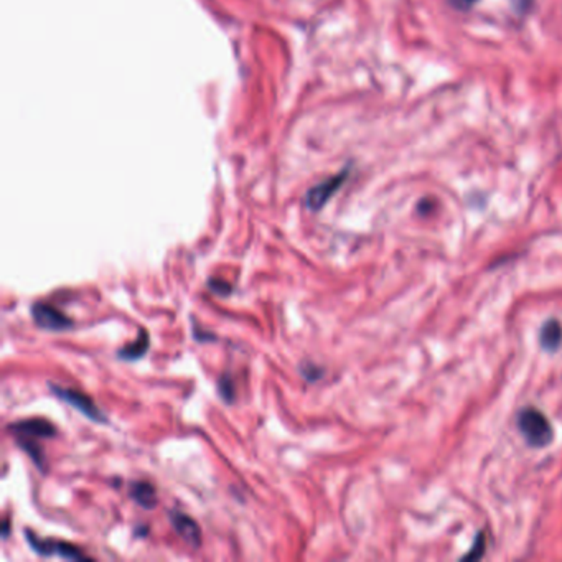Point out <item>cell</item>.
Instances as JSON below:
<instances>
[{
	"label": "cell",
	"instance_id": "15",
	"mask_svg": "<svg viewBox=\"0 0 562 562\" xmlns=\"http://www.w3.org/2000/svg\"><path fill=\"white\" fill-rule=\"evenodd\" d=\"M448 4L457 10H468L477 4V0H448Z\"/></svg>",
	"mask_w": 562,
	"mask_h": 562
},
{
	"label": "cell",
	"instance_id": "9",
	"mask_svg": "<svg viewBox=\"0 0 562 562\" xmlns=\"http://www.w3.org/2000/svg\"><path fill=\"white\" fill-rule=\"evenodd\" d=\"M131 498L144 509H153L158 504L157 490L148 482H132Z\"/></svg>",
	"mask_w": 562,
	"mask_h": 562
},
{
	"label": "cell",
	"instance_id": "8",
	"mask_svg": "<svg viewBox=\"0 0 562 562\" xmlns=\"http://www.w3.org/2000/svg\"><path fill=\"white\" fill-rule=\"evenodd\" d=\"M148 347H151V335H148L147 330L141 328L139 332V337L134 340V342L127 343L126 347H122L117 350V358H121L122 362H137V360L144 358L148 352Z\"/></svg>",
	"mask_w": 562,
	"mask_h": 562
},
{
	"label": "cell",
	"instance_id": "17",
	"mask_svg": "<svg viewBox=\"0 0 562 562\" xmlns=\"http://www.w3.org/2000/svg\"><path fill=\"white\" fill-rule=\"evenodd\" d=\"M2 536H4V538H7V536H9V522H5V523H4V531H2Z\"/></svg>",
	"mask_w": 562,
	"mask_h": 562
},
{
	"label": "cell",
	"instance_id": "5",
	"mask_svg": "<svg viewBox=\"0 0 562 562\" xmlns=\"http://www.w3.org/2000/svg\"><path fill=\"white\" fill-rule=\"evenodd\" d=\"M30 312H32L35 325L41 330H48V332H65V330L73 328L75 325L68 315H65L63 312H60L50 303L35 302Z\"/></svg>",
	"mask_w": 562,
	"mask_h": 562
},
{
	"label": "cell",
	"instance_id": "13",
	"mask_svg": "<svg viewBox=\"0 0 562 562\" xmlns=\"http://www.w3.org/2000/svg\"><path fill=\"white\" fill-rule=\"evenodd\" d=\"M208 288L218 297H229L233 293L231 283L226 282L225 279H220V277H211V279H208Z\"/></svg>",
	"mask_w": 562,
	"mask_h": 562
},
{
	"label": "cell",
	"instance_id": "7",
	"mask_svg": "<svg viewBox=\"0 0 562 562\" xmlns=\"http://www.w3.org/2000/svg\"><path fill=\"white\" fill-rule=\"evenodd\" d=\"M170 523H172L175 533L182 538L192 549L201 548V528L192 517L182 512H170Z\"/></svg>",
	"mask_w": 562,
	"mask_h": 562
},
{
	"label": "cell",
	"instance_id": "4",
	"mask_svg": "<svg viewBox=\"0 0 562 562\" xmlns=\"http://www.w3.org/2000/svg\"><path fill=\"white\" fill-rule=\"evenodd\" d=\"M348 175H350V170L345 168V170H342V172H338L337 175H333V177L325 178L323 182L317 183L315 187H312L307 192L306 198H303L306 208L310 211H320L323 206L335 197V193H337L338 190L343 187V183L347 182Z\"/></svg>",
	"mask_w": 562,
	"mask_h": 562
},
{
	"label": "cell",
	"instance_id": "6",
	"mask_svg": "<svg viewBox=\"0 0 562 562\" xmlns=\"http://www.w3.org/2000/svg\"><path fill=\"white\" fill-rule=\"evenodd\" d=\"M10 434L17 437V441H41L51 439L56 436V427L43 417L22 419L7 426Z\"/></svg>",
	"mask_w": 562,
	"mask_h": 562
},
{
	"label": "cell",
	"instance_id": "1",
	"mask_svg": "<svg viewBox=\"0 0 562 562\" xmlns=\"http://www.w3.org/2000/svg\"><path fill=\"white\" fill-rule=\"evenodd\" d=\"M518 427L526 442L538 448L549 445L554 437V429L549 419L546 417L544 412L536 409V407H524L519 412Z\"/></svg>",
	"mask_w": 562,
	"mask_h": 562
},
{
	"label": "cell",
	"instance_id": "14",
	"mask_svg": "<svg viewBox=\"0 0 562 562\" xmlns=\"http://www.w3.org/2000/svg\"><path fill=\"white\" fill-rule=\"evenodd\" d=\"M301 373H302V376H303V378H306L307 381H310V383H313V381H317V379H320V378H322L323 369H322V368H318L317 364L306 363L303 366H301Z\"/></svg>",
	"mask_w": 562,
	"mask_h": 562
},
{
	"label": "cell",
	"instance_id": "12",
	"mask_svg": "<svg viewBox=\"0 0 562 562\" xmlns=\"http://www.w3.org/2000/svg\"><path fill=\"white\" fill-rule=\"evenodd\" d=\"M485 551H487V534L478 533L475 541H473L472 549L463 556V561H478L485 556Z\"/></svg>",
	"mask_w": 562,
	"mask_h": 562
},
{
	"label": "cell",
	"instance_id": "10",
	"mask_svg": "<svg viewBox=\"0 0 562 562\" xmlns=\"http://www.w3.org/2000/svg\"><path fill=\"white\" fill-rule=\"evenodd\" d=\"M539 342L541 347L548 352H556L562 343V325L556 318H549L548 322H544L543 328L539 332Z\"/></svg>",
	"mask_w": 562,
	"mask_h": 562
},
{
	"label": "cell",
	"instance_id": "11",
	"mask_svg": "<svg viewBox=\"0 0 562 562\" xmlns=\"http://www.w3.org/2000/svg\"><path fill=\"white\" fill-rule=\"evenodd\" d=\"M218 394H220V398L223 399L225 402H228V404H233L234 399H236L234 381L231 379V376L228 373L223 374L218 379Z\"/></svg>",
	"mask_w": 562,
	"mask_h": 562
},
{
	"label": "cell",
	"instance_id": "2",
	"mask_svg": "<svg viewBox=\"0 0 562 562\" xmlns=\"http://www.w3.org/2000/svg\"><path fill=\"white\" fill-rule=\"evenodd\" d=\"M23 534H25V541H27L33 553H37L38 556H41V558H53L55 556V558H63L71 561L90 559V556H86L80 548H76V546L70 543H65V541L41 539L30 529H23Z\"/></svg>",
	"mask_w": 562,
	"mask_h": 562
},
{
	"label": "cell",
	"instance_id": "3",
	"mask_svg": "<svg viewBox=\"0 0 562 562\" xmlns=\"http://www.w3.org/2000/svg\"><path fill=\"white\" fill-rule=\"evenodd\" d=\"M48 388L51 393L56 396V398L66 402V404L73 407V409L80 411L81 414L86 417V419L97 422V424H106L107 422V416L99 409V407L96 406V402L92 401L90 396L82 393V391L63 388V386H58L53 383H48Z\"/></svg>",
	"mask_w": 562,
	"mask_h": 562
},
{
	"label": "cell",
	"instance_id": "16",
	"mask_svg": "<svg viewBox=\"0 0 562 562\" xmlns=\"http://www.w3.org/2000/svg\"><path fill=\"white\" fill-rule=\"evenodd\" d=\"M531 5V0H513V9L517 10L518 13H524L528 7Z\"/></svg>",
	"mask_w": 562,
	"mask_h": 562
}]
</instances>
